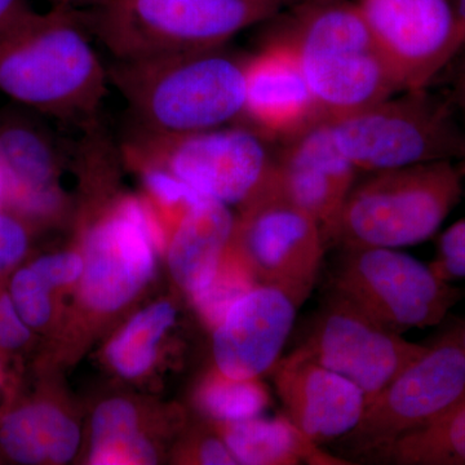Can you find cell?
Returning a JSON list of instances; mask_svg holds the SVG:
<instances>
[{"mask_svg": "<svg viewBox=\"0 0 465 465\" xmlns=\"http://www.w3.org/2000/svg\"><path fill=\"white\" fill-rule=\"evenodd\" d=\"M197 402L215 423H231L260 416L271 402V397L260 379L234 381L215 370L202 382Z\"/></svg>", "mask_w": 465, "mask_h": 465, "instance_id": "obj_25", "label": "cell"}, {"mask_svg": "<svg viewBox=\"0 0 465 465\" xmlns=\"http://www.w3.org/2000/svg\"><path fill=\"white\" fill-rule=\"evenodd\" d=\"M450 2H451L459 29H460L461 36H463V50H465V0H450Z\"/></svg>", "mask_w": 465, "mask_h": 465, "instance_id": "obj_35", "label": "cell"}, {"mask_svg": "<svg viewBox=\"0 0 465 465\" xmlns=\"http://www.w3.org/2000/svg\"><path fill=\"white\" fill-rule=\"evenodd\" d=\"M7 384V369H5V357L0 354V390Z\"/></svg>", "mask_w": 465, "mask_h": 465, "instance_id": "obj_36", "label": "cell"}, {"mask_svg": "<svg viewBox=\"0 0 465 465\" xmlns=\"http://www.w3.org/2000/svg\"><path fill=\"white\" fill-rule=\"evenodd\" d=\"M0 110V168L8 185L5 210L32 226L56 223L69 202L61 188L65 145L32 110Z\"/></svg>", "mask_w": 465, "mask_h": 465, "instance_id": "obj_13", "label": "cell"}, {"mask_svg": "<svg viewBox=\"0 0 465 465\" xmlns=\"http://www.w3.org/2000/svg\"><path fill=\"white\" fill-rule=\"evenodd\" d=\"M326 124L358 173L457 162L463 154V127L449 100L432 87L400 92Z\"/></svg>", "mask_w": 465, "mask_h": 465, "instance_id": "obj_6", "label": "cell"}, {"mask_svg": "<svg viewBox=\"0 0 465 465\" xmlns=\"http://www.w3.org/2000/svg\"><path fill=\"white\" fill-rule=\"evenodd\" d=\"M32 228L16 213L0 208V278L14 272L26 258Z\"/></svg>", "mask_w": 465, "mask_h": 465, "instance_id": "obj_28", "label": "cell"}, {"mask_svg": "<svg viewBox=\"0 0 465 465\" xmlns=\"http://www.w3.org/2000/svg\"><path fill=\"white\" fill-rule=\"evenodd\" d=\"M430 265L448 282H465V219L440 234L436 258Z\"/></svg>", "mask_w": 465, "mask_h": 465, "instance_id": "obj_29", "label": "cell"}, {"mask_svg": "<svg viewBox=\"0 0 465 465\" xmlns=\"http://www.w3.org/2000/svg\"><path fill=\"white\" fill-rule=\"evenodd\" d=\"M219 50L113 61L109 81L127 101L131 130L192 134L241 118L246 100L243 61Z\"/></svg>", "mask_w": 465, "mask_h": 465, "instance_id": "obj_2", "label": "cell"}, {"mask_svg": "<svg viewBox=\"0 0 465 465\" xmlns=\"http://www.w3.org/2000/svg\"><path fill=\"white\" fill-rule=\"evenodd\" d=\"M464 397L465 351L452 330L366 406L360 424L338 440L341 458L378 461L401 437L433 423Z\"/></svg>", "mask_w": 465, "mask_h": 465, "instance_id": "obj_8", "label": "cell"}, {"mask_svg": "<svg viewBox=\"0 0 465 465\" xmlns=\"http://www.w3.org/2000/svg\"><path fill=\"white\" fill-rule=\"evenodd\" d=\"M463 179L455 161L372 173L349 192L324 235L327 249H399L430 240L460 201Z\"/></svg>", "mask_w": 465, "mask_h": 465, "instance_id": "obj_5", "label": "cell"}, {"mask_svg": "<svg viewBox=\"0 0 465 465\" xmlns=\"http://www.w3.org/2000/svg\"><path fill=\"white\" fill-rule=\"evenodd\" d=\"M298 307L269 284H256L213 327L215 370L234 381H258L281 360Z\"/></svg>", "mask_w": 465, "mask_h": 465, "instance_id": "obj_15", "label": "cell"}, {"mask_svg": "<svg viewBox=\"0 0 465 465\" xmlns=\"http://www.w3.org/2000/svg\"><path fill=\"white\" fill-rule=\"evenodd\" d=\"M88 460L94 465L157 463V450L143 434L139 409L131 401L110 399L94 410Z\"/></svg>", "mask_w": 465, "mask_h": 465, "instance_id": "obj_22", "label": "cell"}, {"mask_svg": "<svg viewBox=\"0 0 465 465\" xmlns=\"http://www.w3.org/2000/svg\"><path fill=\"white\" fill-rule=\"evenodd\" d=\"M82 302L99 314L115 313L153 280L158 255L149 235L116 202L92 220L84 235Z\"/></svg>", "mask_w": 465, "mask_h": 465, "instance_id": "obj_14", "label": "cell"}, {"mask_svg": "<svg viewBox=\"0 0 465 465\" xmlns=\"http://www.w3.org/2000/svg\"><path fill=\"white\" fill-rule=\"evenodd\" d=\"M29 265L50 284L52 289L56 290L81 280L84 259V255L67 251L39 256Z\"/></svg>", "mask_w": 465, "mask_h": 465, "instance_id": "obj_30", "label": "cell"}, {"mask_svg": "<svg viewBox=\"0 0 465 465\" xmlns=\"http://www.w3.org/2000/svg\"><path fill=\"white\" fill-rule=\"evenodd\" d=\"M274 2H275V0H274Z\"/></svg>", "mask_w": 465, "mask_h": 465, "instance_id": "obj_41", "label": "cell"}, {"mask_svg": "<svg viewBox=\"0 0 465 465\" xmlns=\"http://www.w3.org/2000/svg\"><path fill=\"white\" fill-rule=\"evenodd\" d=\"M90 36L72 5L27 12L0 32V92L36 114L94 124L109 75Z\"/></svg>", "mask_w": 465, "mask_h": 465, "instance_id": "obj_1", "label": "cell"}, {"mask_svg": "<svg viewBox=\"0 0 465 465\" xmlns=\"http://www.w3.org/2000/svg\"><path fill=\"white\" fill-rule=\"evenodd\" d=\"M250 127L159 134L128 131L122 152L166 167L201 194L226 206H244L271 176L274 158Z\"/></svg>", "mask_w": 465, "mask_h": 465, "instance_id": "obj_9", "label": "cell"}, {"mask_svg": "<svg viewBox=\"0 0 465 465\" xmlns=\"http://www.w3.org/2000/svg\"><path fill=\"white\" fill-rule=\"evenodd\" d=\"M32 341L33 330L18 314L8 290L0 287V354L16 353Z\"/></svg>", "mask_w": 465, "mask_h": 465, "instance_id": "obj_31", "label": "cell"}, {"mask_svg": "<svg viewBox=\"0 0 465 465\" xmlns=\"http://www.w3.org/2000/svg\"><path fill=\"white\" fill-rule=\"evenodd\" d=\"M354 3L403 92L432 87L463 51V36L450 0Z\"/></svg>", "mask_w": 465, "mask_h": 465, "instance_id": "obj_12", "label": "cell"}, {"mask_svg": "<svg viewBox=\"0 0 465 465\" xmlns=\"http://www.w3.org/2000/svg\"><path fill=\"white\" fill-rule=\"evenodd\" d=\"M378 463L465 465V397L433 423L401 437Z\"/></svg>", "mask_w": 465, "mask_h": 465, "instance_id": "obj_23", "label": "cell"}, {"mask_svg": "<svg viewBox=\"0 0 465 465\" xmlns=\"http://www.w3.org/2000/svg\"><path fill=\"white\" fill-rule=\"evenodd\" d=\"M455 335H457L459 342H460L461 348L465 351V323L463 326H459L454 329Z\"/></svg>", "mask_w": 465, "mask_h": 465, "instance_id": "obj_37", "label": "cell"}, {"mask_svg": "<svg viewBox=\"0 0 465 465\" xmlns=\"http://www.w3.org/2000/svg\"><path fill=\"white\" fill-rule=\"evenodd\" d=\"M327 289L400 335L437 326L465 295L430 264L384 247L339 250Z\"/></svg>", "mask_w": 465, "mask_h": 465, "instance_id": "obj_7", "label": "cell"}, {"mask_svg": "<svg viewBox=\"0 0 465 465\" xmlns=\"http://www.w3.org/2000/svg\"><path fill=\"white\" fill-rule=\"evenodd\" d=\"M278 9L274 0H105L82 15L114 60L137 61L219 50Z\"/></svg>", "mask_w": 465, "mask_h": 465, "instance_id": "obj_4", "label": "cell"}, {"mask_svg": "<svg viewBox=\"0 0 465 465\" xmlns=\"http://www.w3.org/2000/svg\"><path fill=\"white\" fill-rule=\"evenodd\" d=\"M465 137V133H464ZM457 164L459 167V170H460L461 174L465 177V139H464V149H463V154H461V157L458 159Z\"/></svg>", "mask_w": 465, "mask_h": 465, "instance_id": "obj_39", "label": "cell"}, {"mask_svg": "<svg viewBox=\"0 0 465 465\" xmlns=\"http://www.w3.org/2000/svg\"><path fill=\"white\" fill-rule=\"evenodd\" d=\"M194 463L204 465H234L237 459L222 437H203L193 450Z\"/></svg>", "mask_w": 465, "mask_h": 465, "instance_id": "obj_33", "label": "cell"}, {"mask_svg": "<svg viewBox=\"0 0 465 465\" xmlns=\"http://www.w3.org/2000/svg\"><path fill=\"white\" fill-rule=\"evenodd\" d=\"M271 374L284 415L320 446L344 439L365 414L358 385L296 351L281 357Z\"/></svg>", "mask_w": 465, "mask_h": 465, "instance_id": "obj_18", "label": "cell"}, {"mask_svg": "<svg viewBox=\"0 0 465 465\" xmlns=\"http://www.w3.org/2000/svg\"><path fill=\"white\" fill-rule=\"evenodd\" d=\"M173 229L168 268L177 286L194 302L215 278L234 235L235 219L226 204L203 195Z\"/></svg>", "mask_w": 465, "mask_h": 465, "instance_id": "obj_19", "label": "cell"}, {"mask_svg": "<svg viewBox=\"0 0 465 465\" xmlns=\"http://www.w3.org/2000/svg\"><path fill=\"white\" fill-rule=\"evenodd\" d=\"M215 424L238 464L296 465L302 461L317 465L351 464L338 455L322 451L318 443L300 432L284 414L274 419L255 416Z\"/></svg>", "mask_w": 465, "mask_h": 465, "instance_id": "obj_21", "label": "cell"}, {"mask_svg": "<svg viewBox=\"0 0 465 465\" xmlns=\"http://www.w3.org/2000/svg\"><path fill=\"white\" fill-rule=\"evenodd\" d=\"M241 208L234 240L256 280L282 290L302 307L316 286L327 250L320 223L269 183Z\"/></svg>", "mask_w": 465, "mask_h": 465, "instance_id": "obj_11", "label": "cell"}, {"mask_svg": "<svg viewBox=\"0 0 465 465\" xmlns=\"http://www.w3.org/2000/svg\"><path fill=\"white\" fill-rule=\"evenodd\" d=\"M358 171L341 152L326 122L286 143L274 158L269 185L293 206L331 229Z\"/></svg>", "mask_w": 465, "mask_h": 465, "instance_id": "obj_17", "label": "cell"}, {"mask_svg": "<svg viewBox=\"0 0 465 465\" xmlns=\"http://www.w3.org/2000/svg\"><path fill=\"white\" fill-rule=\"evenodd\" d=\"M256 277L237 242L232 240L226 249L213 282L195 299L194 305L207 326L215 327L229 308L241 296L256 286Z\"/></svg>", "mask_w": 465, "mask_h": 465, "instance_id": "obj_26", "label": "cell"}, {"mask_svg": "<svg viewBox=\"0 0 465 465\" xmlns=\"http://www.w3.org/2000/svg\"><path fill=\"white\" fill-rule=\"evenodd\" d=\"M30 11L27 0H0V32Z\"/></svg>", "mask_w": 465, "mask_h": 465, "instance_id": "obj_34", "label": "cell"}, {"mask_svg": "<svg viewBox=\"0 0 465 465\" xmlns=\"http://www.w3.org/2000/svg\"><path fill=\"white\" fill-rule=\"evenodd\" d=\"M269 42L243 61L242 116L262 139L286 143L324 121L293 48L277 35Z\"/></svg>", "mask_w": 465, "mask_h": 465, "instance_id": "obj_16", "label": "cell"}, {"mask_svg": "<svg viewBox=\"0 0 465 465\" xmlns=\"http://www.w3.org/2000/svg\"><path fill=\"white\" fill-rule=\"evenodd\" d=\"M275 2L278 3V5H282V3H289L291 2V0H275Z\"/></svg>", "mask_w": 465, "mask_h": 465, "instance_id": "obj_40", "label": "cell"}, {"mask_svg": "<svg viewBox=\"0 0 465 465\" xmlns=\"http://www.w3.org/2000/svg\"><path fill=\"white\" fill-rule=\"evenodd\" d=\"M430 345L407 341L331 289L293 349L362 390L367 405Z\"/></svg>", "mask_w": 465, "mask_h": 465, "instance_id": "obj_10", "label": "cell"}, {"mask_svg": "<svg viewBox=\"0 0 465 465\" xmlns=\"http://www.w3.org/2000/svg\"><path fill=\"white\" fill-rule=\"evenodd\" d=\"M176 321V309L159 302L131 318L106 348V358L116 374L125 379L142 378L154 365L158 348Z\"/></svg>", "mask_w": 465, "mask_h": 465, "instance_id": "obj_24", "label": "cell"}, {"mask_svg": "<svg viewBox=\"0 0 465 465\" xmlns=\"http://www.w3.org/2000/svg\"><path fill=\"white\" fill-rule=\"evenodd\" d=\"M54 291L30 265L15 269L11 275L9 296L18 314L33 331L47 329L54 320Z\"/></svg>", "mask_w": 465, "mask_h": 465, "instance_id": "obj_27", "label": "cell"}, {"mask_svg": "<svg viewBox=\"0 0 465 465\" xmlns=\"http://www.w3.org/2000/svg\"><path fill=\"white\" fill-rule=\"evenodd\" d=\"M81 443L78 424L56 403L30 399L0 414V454L24 465L66 464Z\"/></svg>", "mask_w": 465, "mask_h": 465, "instance_id": "obj_20", "label": "cell"}, {"mask_svg": "<svg viewBox=\"0 0 465 465\" xmlns=\"http://www.w3.org/2000/svg\"><path fill=\"white\" fill-rule=\"evenodd\" d=\"M60 5H76V3H92V2H99L103 3L105 2V0H57Z\"/></svg>", "mask_w": 465, "mask_h": 465, "instance_id": "obj_38", "label": "cell"}, {"mask_svg": "<svg viewBox=\"0 0 465 465\" xmlns=\"http://www.w3.org/2000/svg\"><path fill=\"white\" fill-rule=\"evenodd\" d=\"M437 81L442 82L440 92L451 104L465 133V50L446 66Z\"/></svg>", "mask_w": 465, "mask_h": 465, "instance_id": "obj_32", "label": "cell"}, {"mask_svg": "<svg viewBox=\"0 0 465 465\" xmlns=\"http://www.w3.org/2000/svg\"><path fill=\"white\" fill-rule=\"evenodd\" d=\"M275 35L295 51L324 122L403 92L351 0H308Z\"/></svg>", "mask_w": 465, "mask_h": 465, "instance_id": "obj_3", "label": "cell"}]
</instances>
